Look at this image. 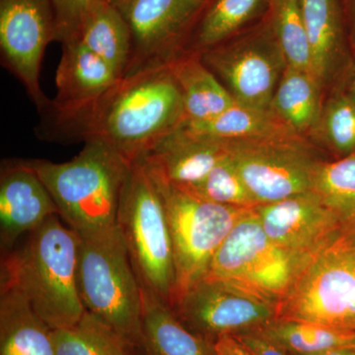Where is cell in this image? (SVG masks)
Returning <instances> with one entry per match:
<instances>
[{"mask_svg":"<svg viewBox=\"0 0 355 355\" xmlns=\"http://www.w3.org/2000/svg\"><path fill=\"white\" fill-rule=\"evenodd\" d=\"M200 55L203 64L216 74L236 103L272 110L273 95L287 64L268 15L244 36Z\"/></svg>","mask_w":355,"mask_h":355,"instance_id":"9","label":"cell"},{"mask_svg":"<svg viewBox=\"0 0 355 355\" xmlns=\"http://www.w3.org/2000/svg\"><path fill=\"white\" fill-rule=\"evenodd\" d=\"M120 79L111 65L79 40L62 44L55 76L57 96L41 114L46 118L73 113L99 99Z\"/></svg>","mask_w":355,"mask_h":355,"instance_id":"17","label":"cell"},{"mask_svg":"<svg viewBox=\"0 0 355 355\" xmlns=\"http://www.w3.org/2000/svg\"><path fill=\"white\" fill-rule=\"evenodd\" d=\"M212 347L216 355H254L235 334L217 336Z\"/></svg>","mask_w":355,"mask_h":355,"instance_id":"35","label":"cell"},{"mask_svg":"<svg viewBox=\"0 0 355 355\" xmlns=\"http://www.w3.org/2000/svg\"><path fill=\"white\" fill-rule=\"evenodd\" d=\"M354 349H355V347H354Z\"/></svg>","mask_w":355,"mask_h":355,"instance_id":"41","label":"cell"},{"mask_svg":"<svg viewBox=\"0 0 355 355\" xmlns=\"http://www.w3.org/2000/svg\"><path fill=\"white\" fill-rule=\"evenodd\" d=\"M90 323L107 355H127L123 349V343L106 326L94 317L91 318Z\"/></svg>","mask_w":355,"mask_h":355,"instance_id":"34","label":"cell"},{"mask_svg":"<svg viewBox=\"0 0 355 355\" xmlns=\"http://www.w3.org/2000/svg\"><path fill=\"white\" fill-rule=\"evenodd\" d=\"M184 120L183 98L169 67L123 77L96 101L73 113L46 116L43 139L101 142L137 162Z\"/></svg>","mask_w":355,"mask_h":355,"instance_id":"1","label":"cell"},{"mask_svg":"<svg viewBox=\"0 0 355 355\" xmlns=\"http://www.w3.org/2000/svg\"><path fill=\"white\" fill-rule=\"evenodd\" d=\"M268 19L286 64L315 76L300 0H270Z\"/></svg>","mask_w":355,"mask_h":355,"instance_id":"28","label":"cell"},{"mask_svg":"<svg viewBox=\"0 0 355 355\" xmlns=\"http://www.w3.org/2000/svg\"><path fill=\"white\" fill-rule=\"evenodd\" d=\"M198 335L254 330L277 319V304L221 280L203 277L172 306Z\"/></svg>","mask_w":355,"mask_h":355,"instance_id":"13","label":"cell"},{"mask_svg":"<svg viewBox=\"0 0 355 355\" xmlns=\"http://www.w3.org/2000/svg\"><path fill=\"white\" fill-rule=\"evenodd\" d=\"M322 85L309 72L286 65L275 89L272 109L293 132H312L321 114Z\"/></svg>","mask_w":355,"mask_h":355,"instance_id":"25","label":"cell"},{"mask_svg":"<svg viewBox=\"0 0 355 355\" xmlns=\"http://www.w3.org/2000/svg\"><path fill=\"white\" fill-rule=\"evenodd\" d=\"M78 236L77 277L86 312L121 343H144L142 286L119 226Z\"/></svg>","mask_w":355,"mask_h":355,"instance_id":"4","label":"cell"},{"mask_svg":"<svg viewBox=\"0 0 355 355\" xmlns=\"http://www.w3.org/2000/svg\"><path fill=\"white\" fill-rule=\"evenodd\" d=\"M226 153L225 140L195 135L179 125L137 162L167 183L187 191L200 184Z\"/></svg>","mask_w":355,"mask_h":355,"instance_id":"16","label":"cell"},{"mask_svg":"<svg viewBox=\"0 0 355 355\" xmlns=\"http://www.w3.org/2000/svg\"><path fill=\"white\" fill-rule=\"evenodd\" d=\"M349 70V85H347V88L345 89V91H347V94H349L355 102V60L354 64L350 67Z\"/></svg>","mask_w":355,"mask_h":355,"instance_id":"38","label":"cell"},{"mask_svg":"<svg viewBox=\"0 0 355 355\" xmlns=\"http://www.w3.org/2000/svg\"><path fill=\"white\" fill-rule=\"evenodd\" d=\"M142 336L151 355H216L212 345L189 331L169 305L144 287Z\"/></svg>","mask_w":355,"mask_h":355,"instance_id":"21","label":"cell"},{"mask_svg":"<svg viewBox=\"0 0 355 355\" xmlns=\"http://www.w3.org/2000/svg\"><path fill=\"white\" fill-rule=\"evenodd\" d=\"M235 335L254 355H287L286 350L256 330L240 331Z\"/></svg>","mask_w":355,"mask_h":355,"instance_id":"33","label":"cell"},{"mask_svg":"<svg viewBox=\"0 0 355 355\" xmlns=\"http://www.w3.org/2000/svg\"><path fill=\"white\" fill-rule=\"evenodd\" d=\"M312 191L331 210L342 232L355 235V154L317 164Z\"/></svg>","mask_w":355,"mask_h":355,"instance_id":"27","label":"cell"},{"mask_svg":"<svg viewBox=\"0 0 355 355\" xmlns=\"http://www.w3.org/2000/svg\"><path fill=\"white\" fill-rule=\"evenodd\" d=\"M55 18V41L78 38L86 18L102 0H51Z\"/></svg>","mask_w":355,"mask_h":355,"instance_id":"32","label":"cell"},{"mask_svg":"<svg viewBox=\"0 0 355 355\" xmlns=\"http://www.w3.org/2000/svg\"><path fill=\"white\" fill-rule=\"evenodd\" d=\"M116 223L140 284L171 307L176 284L171 233L157 186L141 163L128 170Z\"/></svg>","mask_w":355,"mask_h":355,"instance_id":"5","label":"cell"},{"mask_svg":"<svg viewBox=\"0 0 355 355\" xmlns=\"http://www.w3.org/2000/svg\"><path fill=\"white\" fill-rule=\"evenodd\" d=\"M315 77L322 86L345 67L350 49L340 0H300Z\"/></svg>","mask_w":355,"mask_h":355,"instance_id":"18","label":"cell"},{"mask_svg":"<svg viewBox=\"0 0 355 355\" xmlns=\"http://www.w3.org/2000/svg\"><path fill=\"white\" fill-rule=\"evenodd\" d=\"M308 258L275 244L252 209L218 248L205 277L227 282L277 304Z\"/></svg>","mask_w":355,"mask_h":355,"instance_id":"8","label":"cell"},{"mask_svg":"<svg viewBox=\"0 0 355 355\" xmlns=\"http://www.w3.org/2000/svg\"><path fill=\"white\" fill-rule=\"evenodd\" d=\"M109 1L111 2V3L116 4L118 3V2L121 1V0H109Z\"/></svg>","mask_w":355,"mask_h":355,"instance_id":"39","label":"cell"},{"mask_svg":"<svg viewBox=\"0 0 355 355\" xmlns=\"http://www.w3.org/2000/svg\"><path fill=\"white\" fill-rule=\"evenodd\" d=\"M55 355H107L87 315L74 328L51 331Z\"/></svg>","mask_w":355,"mask_h":355,"instance_id":"31","label":"cell"},{"mask_svg":"<svg viewBox=\"0 0 355 355\" xmlns=\"http://www.w3.org/2000/svg\"><path fill=\"white\" fill-rule=\"evenodd\" d=\"M207 3L205 0H121L114 4L127 21L132 38L125 76L168 67L183 55Z\"/></svg>","mask_w":355,"mask_h":355,"instance_id":"11","label":"cell"},{"mask_svg":"<svg viewBox=\"0 0 355 355\" xmlns=\"http://www.w3.org/2000/svg\"><path fill=\"white\" fill-rule=\"evenodd\" d=\"M148 173L162 198L171 233L176 272L173 306L207 275L218 248L236 223L254 209L207 202Z\"/></svg>","mask_w":355,"mask_h":355,"instance_id":"7","label":"cell"},{"mask_svg":"<svg viewBox=\"0 0 355 355\" xmlns=\"http://www.w3.org/2000/svg\"><path fill=\"white\" fill-rule=\"evenodd\" d=\"M0 355H55L51 330L15 287L1 282Z\"/></svg>","mask_w":355,"mask_h":355,"instance_id":"19","label":"cell"},{"mask_svg":"<svg viewBox=\"0 0 355 355\" xmlns=\"http://www.w3.org/2000/svg\"><path fill=\"white\" fill-rule=\"evenodd\" d=\"M313 355H355V349L354 347H338V349L326 350V352Z\"/></svg>","mask_w":355,"mask_h":355,"instance_id":"37","label":"cell"},{"mask_svg":"<svg viewBox=\"0 0 355 355\" xmlns=\"http://www.w3.org/2000/svg\"><path fill=\"white\" fill-rule=\"evenodd\" d=\"M254 212L275 244L304 258L342 232L335 216L313 191L258 205Z\"/></svg>","mask_w":355,"mask_h":355,"instance_id":"14","label":"cell"},{"mask_svg":"<svg viewBox=\"0 0 355 355\" xmlns=\"http://www.w3.org/2000/svg\"><path fill=\"white\" fill-rule=\"evenodd\" d=\"M254 330L293 355H313L338 347H355V333L310 322L275 319Z\"/></svg>","mask_w":355,"mask_h":355,"instance_id":"26","label":"cell"},{"mask_svg":"<svg viewBox=\"0 0 355 355\" xmlns=\"http://www.w3.org/2000/svg\"><path fill=\"white\" fill-rule=\"evenodd\" d=\"M205 1H209V0H205Z\"/></svg>","mask_w":355,"mask_h":355,"instance_id":"40","label":"cell"},{"mask_svg":"<svg viewBox=\"0 0 355 355\" xmlns=\"http://www.w3.org/2000/svg\"><path fill=\"white\" fill-rule=\"evenodd\" d=\"M27 163L50 191L60 216L77 234H95L118 225L121 191L132 164L108 146L88 141L67 162Z\"/></svg>","mask_w":355,"mask_h":355,"instance_id":"3","label":"cell"},{"mask_svg":"<svg viewBox=\"0 0 355 355\" xmlns=\"http://www.w3.org/2000/svg\"><path fill=\"white\" fill-rule=\"evenodd\" d=\"M78 247V234L55 214L2 261L1 282L17 288L51 331L74 328L86 314L77 277Z\"/></svg>","mask_w":355,"mask_h":355,"instance_id":"2","label":"cell"},{"mask_svg":"<svg viewBox=\"0 0 355 355\" xmlns=\"http://www.w3.org/2000/svg\"><path fill=\"white\" fill-rule=\"evenodd\" d=\"M342 6L349 46L355 53V0H343Z\"/></svg>","mask_w":355,"mask_h":355,"instance_id":"36","label":"cell"},{"mask_svg":"<svg viewBox=\"0 0 355 355\" xmlns=\"http://www.w3.org/2000/svg\"><path fill=\"white\" fill-rule=\"evenodd\" d=\"M183 98L184 121L211 120L236 101L200 53L184 51L168 65Z\"/></svg>","mask_w":355,"mask_h":355,"instance_id":"20","label":"cell"},{"mask_svg":"<svg viewBox=\"0 0 355 355\" xmlns=\"http://www.w3.org/2000/svg\"><path fill=\"white\" fill-rule=\"evenodd\" d=\"M311 133L342 158L355 154V102L345 90H338L322 107Z\"/></svg>","mask_w":355,"mask_h":355,"instance_id":"29","label":"cell"},{"mask_svg":"<svg viewBox=\"0 0 355 355\" xmlns=\"http://www.w3.org/2000/svg\"><path fill=\"white\" fill-rule=\"evenodd\" d=\"M76 40L111 65L121 78L125 76L132 53L130 28L109 0H102L91 11Z\"/></svg>","mask_w":355,"mask_h":355,"instance_id":"24","label":"cell"},{"mask_svg":"<svg viewBox=\"0 0 355 355\" xmlns=\"http://www.w3.org/2000/svg\"><path fill=\"white\" fill-rule=\"evenodd\" d=\"M180 125L195 135L220 140L301 137L280 120L273 110L253 108L238 103L211 120L183 121Z\"/></svg>","mask_w":355,"mask_h":355,"instance_id":"22","label":"cell"},{"mask_svg":"<svg viewBox=\"0 0 355 355\" xmlns=\"http://www.w3.org/2000/svg\"><path fill=\"white\" fill-rule=\"evenodd\" d=\"M226 150L259 205L312 191L319 160L302 137L225 140Z\"/></svg>","mask_w":355,"mask_h":355,"instance_id":"10","label":"cell"},{"mask_svg":"<svg viewBox=\"0 0 355 355\" xmlns=\"http://www.w3.org/2000/svg\"><path fill=\"white\" fill-rule=\"evenodd\" d=\"M58 214L50 191L27 161L6 165L0 177V237L11 248L49 217ZM60 216V214H58Z\"/></svg>","mask_w":355,"mask_h":355,"instance_id":"15","label":"cell"},{"mask_svg":"<svg viewBox=\"0 0 355 355\" xmlns=\"http://www.w3.org/2000/svg\"><path fill=\"white\" fill-rule=\"evenodd\" d=\"M277 319L355 333V235L340 232L306 260Z\"/></svg>","mask_w":355,"mask_h":355,"instance_id":"6","label":"cell"},{"mask_svg":"<svg viewBox=\"0 0 355 355\" xmlns=\"http://www.w3.org/2000/svg\"><path fill=\"white\" fill-rule=\"evenodd\" d=\"M51 0H0L2 62L25 86L43 113L51 104L40 88L39 76L46 46L55 41Z\"/></svg>","mask_w":355,"mask_h":355,"instance_id":"12","label":"cell"},{"mask_svg":"<svg viewBox=\"0 0 355 355\" xmlns=\"http://www.w3.org/2000/svg\"><path fill=\"white\" fill-rule=\"evenodd\" d=\"M184 191L207 202L228 207L254 209L260 205L248 190L227 153L200 184Z\"/></svg>","mask_w":355,"mask_h":355,"instance_id":"30","label":"cell"},{"mask_svg":"<svg viewBox=\"0 0 355 355\" xmlns=\"http://www.w3.org/2000/svg\"><path fill=\"white\" fill-rule=\"evenodd\" d=\"M268 9L270 0H209L186 51L200 53L230 41Z\"/></svg>","mask_w":355,"mask_h":355,"instance_id":"23","label":"cell"}]
</instances>
